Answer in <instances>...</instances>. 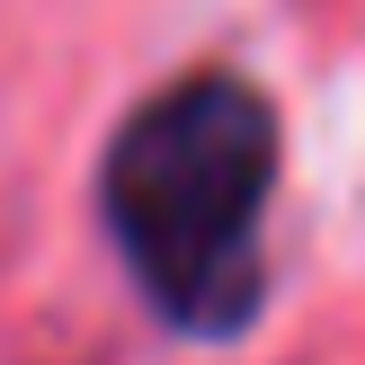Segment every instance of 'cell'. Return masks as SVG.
<instances>
[{"label":"cell","instance_id":"1","mask_svg":"<svg viewBox=\"0 0 365 365\" xmlns=\"http://www.w3.org/2000/svg\"><path fill=\"white\" fill-rule=\"evenodd\" d=\"M285 187V125L250 71L196 63L125 107L98 152V232L170 339L223 348L267 312V214Z\"/></svg>","mask_w":365,"mask_h":365}]
</instances>
